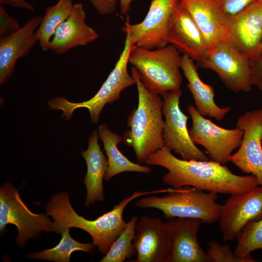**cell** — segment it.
I'll return each mask as SVG.
<instances>
[{
  "label": "cell",
  "instance_id": "6da1fadb",
  "mask_svg": "<svg viewBox=\"0 0 262 262\" xmlns=\"http://www.w3.org/2000/svg\"><path fill=\"white\" fill-rule=\"evenodd\" d=\"M145 164L165 168L162 181L174 189L185 186L216 194L235 195L248 192L259 186L252 174L240 176L224 164L211 160H186L174 156L163 147L150 154Z\"/></svg>",
  "mask_w": 262,
  "mask_h": 262
},
{
  "label": "cell",
  "instance_id": "7a4b0ae2",
  "mask_svg": "<svg viewBox=\"0 0 262 262\" xmlns=\"http://www.w3.org/2000/svg\"><path fill=\"white\" fill-rule=\"evenodd\" d=\"M171 188L150 191H135L114 206L111 211L94 220H88L80 215L73 209L69 195L65 191L52 196L46 206V213L53 219V232L61 233L65 229L77 228L90 235L92 243L98 251L105 254L113 243L124 230L127 222L123 219V212L133 200L145 195L168 193Z\"/></svg>",
  "mask_w": 262,
  "mask_h": 262
},
{
  "label": "cell",
  "instance_id": "3957f363",
  "mask_svg": "<svg viewBox=\"0 0 262 262\" xmlns=\"http://www.w3.org/2000/svg\"><path fill=\"white\" fill-rule=\"evenodd\" d=\"M131 75L135 81L138 96L137 107L130 112L127 127L122 136L124 144L133 148L139 163L163 147V100L160 95L149 90L133 66Z\"/></svg>",
  "mask_w": 262,
  "mask_h": 262
},
{
  "label": "cell",
  "instance_id": "277c9868",
  "mask_svg": "<svg viewBox=\"0 0 262 262\" xmlns=\"http://www.w3.org/2000/svg\"><path fill=\"white\" fill-rule=\"evenodd\" d=\"M181 57L173 45L154 49L133 46L129 62L137 70L140 80L150 91L160 96L180 88Z\"/></svg>",
  "mask_w": 262,
  "mask_h": 262
},
{
  "label": "cell",
  "instance_id": "5b68a950",
  "mask_svg": "<svg viewBox=\"0 0 262 262\" xmlns=\"http://www.w3.org/2000/svg\"><path fill=\"white\" fill-rule=\"evenodd\" d=\"M217 194L185 186L172 189L162 196L143 197L135 202L141 208H155L165 218L184 217L198 219L204 223H213L220 217L221 205L216 202Z\"/></svg>",
  "mask_w": 262,
  "mask_h": 262
},
{
  "label": "cell",
  "instance_id": "8992f818",
  "mask_svg": "<svg viewBox=\"0 0 262 262\" xmlns=\"http://www.w3.org/2000/svg\"><path fill=\"white\" fill-rule=\"evenodd\" d=\"M124 33L126 35L123 50L114 68L97 93L91 98L81 102H71L63 97L52 98L48 102L49 108L61 110L66 120H69L74 110L85 108L89 111L92 123H98L105 105L119 100L122 91L135 84L134 79L128 71L129 56L133 46L129 32Z\"/></svg>",
  "mask_w": 262,
  "mask_h": 262
},
{
  "label": "cell",
  "instance_id": "52a82bcc",
  "mask_svg": "<svg viewBox=\"0 0 262 262\" xmlns=\"http://www.w3.org/2000/svg\"><path fill=\"white\" fill-rule=\"evenodd\" d=\"M47 214L32 212L11 183L0 187V231L9 224L15 225L18 234L16 241L23 247L29 239L36 238L41 231L53 232V222Z\"/></svg>",
  "mask_w": 262,
  "mask_h": 262
},
{
  "label": "cell",
  "instance_id": "ba28073f",
  "mask_svg": "<svg viewBox=\"0 0 262 262\" xmlns=\"http://www.w3.org/2000/svg\"><path fill=\"white\" fill-rule=\"evenodd\" d=\"M187 111L192 122L189 132L193 142L205 149L210 160L222 164L229 162L232 152L241 144L243 131L238 127L227 129L215 124L192 105L188 107Z\"/></svg>",
  "mask_w": 262,
  "mask_h": 262
},
{
  "label": "cell",
  "instance_id": "9c48e42d",
  "mask_svg": "<svg viewBox=\"0 0 262 262\" xmlns=\"http://www.w3.org/2000/svg\"><path fill=\"white\" fill-rule=\"evenodd\" d=\"M180 89L163 96V113L164 124L163 133V147L179 154L186 160L208 161L210 158L192 140L187 122L188 117L181 110Z\"/></svg>",
  "mask_w": 262,
  "mask_h": 262
},
{
  "label": "cell",
  "instance_id": "30bf717a",
  "mask_svg": "<svg viewBox=\"0 0 262 262\" xmlns=\"http://www.w3.org/2000/svg\"><path fill=\"white\" fill-rule=\"evenodd\" d=\"M198 64L201 68L214 71L225 85L234 93H247L252 89L249 59L230 43H220L208 50Z\"/></svg>",
  "mask_w": 262,
  "mask_h": 262
},
{
  "label": "cell",
  "instance_id": "8fae6325",
  "mask_svg": "<svg viewBox=\"0 0 262 262\" xmlns=\"http://www.w3.org/2000/svg\"><path fill=\"white\" fill-rule=\"evenodd\" d=\"M179 2V0H152L142 21L132 24L128 18L122 29L130 33L133 46L154 49L169 44V24Z\"/></svg>",
  "mask_w": 262,
  "mask_h": 262
},
{
  "label": "cell",
  "instance_id": "7c38bea8",
  "mask_svg": "<svg viewBox=\"0 0 262 262\" xmlns=\"http://www.w3.org/2000/svg\"><path fill=\"white\" fill-rule=\"evenodd\" d=\"M236 126L244 134L240 146L229 162L243 172L255 176L262 186V109L245 113L238 118Z\"/></svg>",
  "mask_w": 262,
  "mask_h": 262
},
{
  "label": "cell",
  "instance_id": "4fadbf2b",
  "mask_svg": "<svg viewBox=\"0 0 262 262\" xmlns=\"http://www.w3.org/2000/svg\"><path fill=\"white\" fill-rule=\"evenodd\" d=\"M262 217V186L244 194L231 195L221 205L218 220L225 241L237 239L249 222Z\"/></svg>",
  "mask_w": 262,
  "mask_h": 262
},
{
  "label": "cell",
  "instance_id": "5bb4252c",
  "mask_svg": "<svg viewBox=\"0 0 262 262\" xmlns=\"http://www.w3.org/2000/svg\"><path fill=\"white\" fill-rule=\"evenodd\" d=\"M225 17L229 42L249 59L257 56L262 40V0Z\"/></svg>",
  "mask_w": 262,
  "mask_h": 262
},
{
  "label": "cell",
  "instance_id": "9a60e30c",
  "mask_svg": "<svg viewBox=\"0 0 262 262\" xmlns=\"http://www.w3.org/2000/svg\"><path fill=\"white\" fill-rule=\"evenodd\" d=\"M135 262H169L171 253L169 228L159 217L143 216L135 227Z\"/></svg>",
  "mask_w": 262,
  "mask_h": 262
},
{
  "label": "cell",
  "instance_id": "2e32d148",
  "mask_svg": "<svg viewBox=\"0 0 262 262\" xmlns=\"http://www.w3.org/2000/svg\"><path fill=\"white\" fill-rule=\"evenodd\" d=\"M167 41L198 63L207 53V45L201 32L180 1L170 18Z\"/></svg>",
  "mask_w": 262,
  "mask_h": 262
},
{
  "label": "cell",
  "instance_id": "e0dca14e",
  "mask_svg": "<svg viewBox=\"0 0 262 262\" xmlns=\"http://www.w3.org/2000/svg\"><path fill=\"white\" fill-rule=\"evenodd\" d=\"M41 19V16H34L17 30L0 36V85H2L13 74L17 60L27 56L38 42L35 32Z\"/></svg>",
  "mask_w": 262,
  "mask_h": 262
},
{
  "label": "cell",
  "instance_id": "ac0fdd59",
  "mask_svg": "<svg viewBox=\"0 0 262 262\" xmlns=\"http://www.w3.org/2000/svg\"><path fill=\"white\" fill-rule=\"evenodd\" d=\"M201 223L196 218L167 219L171 240L169 262H212L198 242L197 232Z\"/></svg>",
  "mask_w": 262,
  "mask_h": 262
},
{
  "label": "cell",
  "instance_id": "d6986e66",
  "mask_svg": "<svg viewBox=\"0 0 262 262\" xmlns=\"http://www.w3.org/2000/svg\"><path fill=\"white\" fill-rule=\"evenodd\" d=\"M86 18L82 3H74L69 16L56 28L50 41L49 49L61 55L75 47L95 41L98 34L86 23Z\"/></svg>",
  "mask_w": 262,
  "mask_h": 262
},
{
  "label": "cell",
  "instance_id": "ffe728a7",
  "mask_svg": "<svg viewBox=\"0 0 262 262\" xmlns=\"http://www.w3.org/2000/svg\"><path fill=\"white\" fill-rule=\"evenodd\" d=\"M201 32L208 51L229 42L219 0H180Z\"/></svg>",
  "mask_w": 262,
  "mask_h": 262
},
{
  "label": "cell",
  "instance_id": "44dd1931",
  "mask_svg": "<svg viewBox=\"0 0 262 262\" xmlns=\"http://www.w3.org/2000/svg\"><path fill=\"white\" fill-rule=\"evenodd\" d=\"M180 68L188 81L187 86L198 112L204 117L207 116L218 121L222 120L229 112L230 107H221L215 103L213 87L204 83L200 79L194 60L183 54L181 57Z\"/></svg>",
  "mask_w": 262,
  "mask_h": 262
},
{
  "label": "cell",
  "instance_id": "7402d4cb",
  "mask_svg": "<svg viewBox=\"0 0 262 262\" xmlns=\"http://www.w3.org/2000/svg\"><path fill=\"white\" fill-rule=\"evenodd\" d=\"M98 131H94L88 139V147L82 152L87 165V172L83 182L87 193L84 202L86 207L97 201L104 200L103 180L108 168V160L98 143Z\"/></svg>",
  "mask_w": 262,
  "mask_h": 262
},
{
  "label": "cell",
  "instance_id": "603a6c76",
  "mask_svg": "<svg viewBox=\"0 0 262 262\" xmlns=\"http://www.w3.org/2000/svg\"><path fill=\"white\" fill-rule=\"evenodd\" d=\"M99 138L103 144L108 160V168L104 179L110 180L113 177L125 172H136L149 174L150 167L131 161L118 148V145L122 141V137L113 131L106 124H101L98 128Z\"/></svg>",
  "mask_w": 262,
  "mask_h": 262
},
{
  "label": "cell",
  "instance_id": "cb8c5ba5",
  "mask_svg": "<svg viewBox=\"0 0 262 262\" xmlns=\"http://www.w3.org/2000/svg\"><path fill=\"white\" fill-rule=\"evenodd\" d=\"M72 0H58L54 5L46 7L35 36L43 51L49 49L50 41L57 27L70 15L74 6Z\"/></svg>",
  "mask_w": 262,
  "mask_h": 262
},
{
  "label": "cell",
  "instance_id": "d4e9b609",
  "mask_svg": "<svg viewBox=\"0 0 262 262\" xmlns=\"http://www.w3.org/2000/svg\"><path fill=\"white\" fill-rule=\"evenodd\" d=\"M66 229L61 232L62 238L54 247L43 251L30 253L28 256L32 259L50 261L56 262H69L71 254L77 250L93 253L95 246L92 243H82L72 238Z\"/></svg>",
  "mask_w": 262,
  "mask_h": 262
},
{
  "label": "cell",
  "instance_id": "484cf974",
  "mask_svg": "<svg viewBox=\"0 0 262 262\" xmlns=\"http://www.w3.org/2000/svg\"><path fill=\"white\" fill-rule=\"evenodd\" d=\"M138 217L133 216L100 262H124L136 255L133 241Z\"/></svg>",
  "mask_w": 262,
  "mask_h": 262
},
{
  "label": "cell",
  "instance_id": "4316f807",
  "mask_svg": "<svg viewBox=\"0 0 262 262\" xmlns=\"http://www.w3.org/2000/svg\"><path fill=\"white\" fill-rule=\"evenodd\" d=\"M237 240L234 252L238 257L249 258L253 251L258 249L262 251V217L247 224Z\"/></svg>",
  "mask_w": 262,
  "mask_h": 262
},
{
  "label": "cell",
  "instance_id": "83f0119b",
  "mask_svg": "<svg viewBox=\"0 0 262 262\" xmlns=\"http://www.w3.org/2000/svg\"><path fill=\"white\" fill-rule=\"evenodd\" d=\"M207 254L212 262H255L252 257L241 258L233 252L230 246L227 245H221L216 241L208 243Z\"/></svg>",
  "mask_w": 262,
  "mask_h": 262
},
{
  "label": "cell",
  "instance_id": "f1b7e54d",
  "mask_svg": "<svg viewBox=\"0 0 262 262\" xmlns=\"http://www.w3.org/2000/svg\"><path fill=\"white\" fill-rule=\"evenodd\" d=\"M257 0H219L225 17L234 16Z\"/></svg>",
  "mask_w": 262,
  "mask_h": 262
},
{
  "label": "cell",
  "instance_id": "f546056e",
  "mask_svg": "<svg viewBox=\"0 0 262 262\" xmlns=\"http://www.w3.org/2000/svg\"><path fill=\"white\" fill-rule=\"evenodd\" d=\"M19 24L14 17L5 10L3 5H0V35H6L17 30Z\"/></svg>",
  "mask_w": 262,
  "mask_h": 262
},
{
  "label": "cell",
  "instance_id": "4dcf8cb0",
  "mask_svg": "<svg viewBox=\"0 0 262 262\" xmlns=\"http://www.w3.org/2000/svg\"><path fill=\"white\" fill-rule=\"evenodd\" d=\"M251 82L262 91V54L249 59Z\"/></svg>",
  "mask_w": 262,
  "mask_h": 262
},
{
  "label": "cell",
  "instance_id": "1f68e13d",
  "mask_svg": "<svg viewBox=\"0 0 262 262\" xmlns=\"http://www.w3.org/2000/svg\"><path fill=\"white\" fill-rule=\"evenodd\" d=\"M90 1L100 15L112 14L116 9L117 0H90Z\"/></svg>",
  "mask_w": 262,
  "mask_h": 262
},
{
  "label": "cell",
  "instance_id": "d6a6232c",
  "mask_svg": "<svg viewBox=\"0 0 262 262\" xmlns=\"http://www.w3.org/2000/svg\"><path fill=\"white\" fill-rule=\"evenodd\" d=\"M0 3L31 11H35L34 6L26 0H0Z\"/></svg>",
  "mask_w": 262,
  "mask_h": 262
},
{
  "label": "cell",
  "instance_id": "836d02e7",
  "mask_svg": "<svg viewBox=\"0 0 262 262\" xmlns=\"http://www.w3.org/2000/svg\"><path fill=\"white\" fill-rule=\"evenodd\" d=\"M134 0H119L120 11L121 15H127L131 8L132 1Z\"/></svg>",
  "mask_w": 262,
  "mask_h": 262
},
{
  "label": "cell",
  "instance_id": "e575fe53",
  "mask_svg": "<svg viewBox=\"0 0 262 262\" xmlns=\"http://www.w3.org/2000/svg\"><path fill=\"white\" fill-rule=\"evenodd\" d=\"M261 54H262V40L261 46H260V50H259V53L258 55Z\"/></svg>",
  "mask_w": 262,
  "mask_h": 262
},
{
  "label": "cell",
  "instance_id": "d590c367",
  "mask_svg": "<svg viewBox=\"0 0 262 262\" xmlns=\"http://www.w3.org/2000/svg\"></svg>",
  "mask_w": 262,
  "mask_h": 262
}]
</instances>
